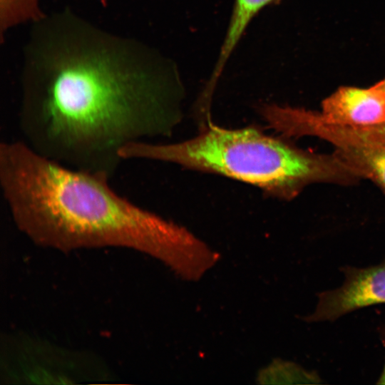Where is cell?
<instances>
[{"label": "cell", "mask_w": 385, "mask_h": 385, "mask_svg": "<svg viewBox=\"0 0 385 385\" xmlns=\"http://www.w3.org/2000/svg\"><path fill=\"white\" fill-rule=\"evenodd\" d=\"M31 26L19 124L32 150L110 179L125 145L170 133L183 94L170 60L68 9Z\"/></svg>", "instance_id": "obj_1"}, {"label": "cell", "mask_w": 385, "mask_h": 385, "mask_svg": "<svg viewBox=\"0 0 385 385\" xmlns=\"http://www.w3.org/2000/svg\"><path fill=\"white\" fill-rule=\"evenodd\" d=\"M109 178L73 169L32 150L22 140L0 144V188L19 230L40 245L61 250L135 249L173 270L199 240L116 192Z\"/></svg>", "instance_id": "obj_2"}, {"label": "cell", "mask_w": 385, "mask_h": 385, "mask_svg": "<svg viewBox=\"0 0 385 385\" xmlns=\"http://www.w3.org/2000/svg\"><path fill=\"white\" fill-rule=\"evenodd\" d=\"M120 155L123 160L163 161L220 174L280 197L291 196L309 180L332 178L349 170L338 158L314 157L256 128L226 129L212 123L197 136L180 143H130Z\"/></svg>", "instance_id": "obj_3"}, {"label": "cell", "mask_w": 385, "mask_h": 385, "mask_svg": "<svg viewBox=\"0 0 385 385\" xmlns=\"http://www.w3.org/2000/svg\"><path fill=\"white\" fill-rule=\"evenodd\" d=\"M342 272V286L319 293L306 321H334L356 309L385 303V261L366 267L346 266Z\"/></svg>", "instance_id": "obj_4"}, {"label": "cell", "mask_w": 385, "mask_h": 385, "mask_svg": "<svg viewBox=\"0 0 385 385\" xmlns=\"http://www.w3.org/2000/svg\"><path fill=\"white\" fill-rule=\"evenodd\" d=\"M334 124L366 126L385 121V91L378 82L368 88L342 87L322 102L319 113Z\"/></svg>", "instance_id": "obj_5"}, {"label": "cell", "mask_w": 385, "mask_h": 385, "mask_svg": "<svg viewBox=\"0 0 385 385\" xmlns=\"http://www.w3.org/2000/svg\"><path fill=\"white\" fill-rule=\"evenodd\" d=\"M279 0H234L233 7L217 61L202 92L211 98L230 56L252 19L267 6Z\"/></svg>", "instance_id": "obj_6"}, {"label": "cell", "mask_w": 385, "mask_h": 385, "mask_svg": "<svg viewBox=\"0 0 385 385\" xmlns=\"http://www.w3.org/2000/svg\"><path fill=\"white\" fill-rule=\"evenodd\" d=\"M338 158L353 173L364 174L385 190V147L346 146Z\"/></svg>", "instance_id": "obj_7"}, {"label": "cell", "mask_w": 385, "mask_h": 385, "mask_svg": "<svg viewBox=\"0 0 385 385\" xmlns=\"http://www.w3.org/2000/svg\"><path fill=\"white\" fill-rule=\"evenodd\" d=\"M44 14L40 0H0L1 39L13 28L27 23L31 24Z\"/></svg>", "instance_id": "obj_8"}, {"label": "cell", "mask_w": 385, "mask_h": 385, "mask_svg": "<svg viewBox=\"0 0 385 385\" xmlns=\"http://www.w3.org/2000/svg\"><path fill=\"white\" fill-rule=\"evenodd\" d=\"M274 373V379L282 380V383L319 384V376L292 363L279 362L271 367Z\"/></svg>", "instance_id": "obj_9"}, {"label": "cell", "mask_w": 385, "mask_h": 385, "mask_svg": "<svg viewBox=\"0 0 385 385\" xmlns=\"http://www.w3.org/2000/svg\"><path fill=\"white\" fill-rule=\"evenodd\" d=\"M381 339L382 342L384 344V346L385 347V327L382 329L381 332ZM378 384H385V364L383 368V370L380 374L379 378L378 379L377 381Z\"/></svg>", "instance_id": "obj_10"}, {"label": "cell", "mask_w": 385, "mask_h": 385, "mask_svg": "<svg viewBox=\"0 0 385 385\" xmlns=\"http://www.w3.org/2000/svg\"><path fill=\"white\" fill-rule=\"evenodd\" d=\"M383 90L385 91V78L379 82Z\"/></svg>", "instance_id": "obj_11"}]
</instances>
